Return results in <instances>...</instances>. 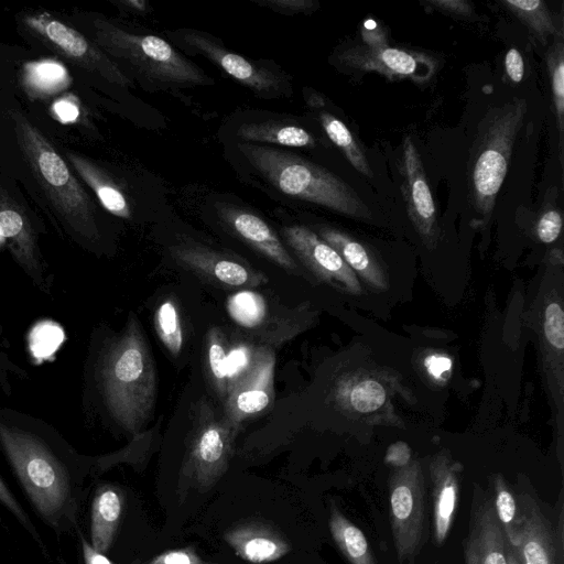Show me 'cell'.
I'll use <instances>...</instances> for the list:
<instances>
[{"label":"cell","instance_id":"1","mask_svg":"<svg viewBox=\"0 0 564 564\" xmlns=\"http://www.w3.org/2000/svg\"><path fill=\"white\" fill-rule=\"evenodd\" d=\"M99 382L112 417L129 433H139L155 404L156 375L149 346L133 315L105 351Z\"/></svg>","mask_w":564,"mask_h":564},{"label":"cell","instance_id":"2","mask_svg":"<svg viewBox=\"0 0 564 564\" xmlns=\"http://www.w3.org/2000/svg\"><path fill=\"white\" fill-rule=\"evenodd\" d=\"M242 158L281 194L369 221L372 214L358 193L330 171L283 149L237 142Z\"/></svg>","mask_w":564,"mask_h":564},{"label":"cell","instance_id":"3","mask_svg":"<svg viewBox=\"0 0 564 564\" xmlns=\"http://www.w3.org/2000/svg\"><path fill=\"white\" fill-rule=\"evenodd\" d=\"M10 117L21 153L56 215L75 234L96 239L94 205L65 161L21 112L12 110Z\"/></svg>","mask_w":564,"mask_h":564},{"label":"cell","instance_id":"4","mask_svg":"<svg viewBox=\"0 0 564 564\" xmlns=\"http://www.w3.org/2000/svg\"><path fill=\"white\" fill-rule=\"evenodd\" d=\"M527 110L525 99L514 98L490 108L480 121L468 164V187L474 210L485 219L494 210Z\"/></svg>","mask_w":564,"mask_h":564},{"label":"cell","instance_id":"5","mask_svg":"<svg viewBox=\"0 0 564 564\" xmlns=\"http://www.w3.org/2000/svg\"><path fill=\"white\" fill-rule=\"evenodd\" d=\"M94 43L145 79L163 86L209 85L214 80L164 39L134 33L105 19L91 21Z\"/></svg>","mask_w":564,"mask_h":564},{"label":"cell","instance_id":"6","mask_svg":"<svg viewBox=\"0 0 564 564\" xmlns=\"http://www.w3.org/2000/svg\"><path fill=\"white\" fill-rule=\"evenodd\" d=\"M0 445L36 510L56 524L69 499V481L61 462L40 438L1 422Z\"/></svg>","mask_w":564,"mask_h":564},{"label":"cell","instance_id":"7","mask_svg":"<svg viewBox=\"0 0 564 564\" xmlns=\"http://www.w3.org/2000/svg\"><path fill=\"white\" fill-rule=\"evenodd\" d=\"M425 476L417 460L389 477V518L399 564H411L424 543Z\"/></svg>","mask_w":564,"mask_h":564},{"label":"cell","instance_id":"8","mask_svg":"<svg viewBox=\"0 0 564 564\" xmlns=\"http://www.w3.org/2000/svg\"><path fill=\"white\" fill-rule=\"evenodd\" d=\"M239 429L200 399L194 411L183 471L200 487H210L226 471Z\"/></svg>","mask_w":564,"mask_h":564},{"label":"cell","instance_id":"9","mask_svg":"<svg viewBox=\"0 0 564 564\" xmlns=\"http://www.w3.org/2000/svg\"><path fill=\"white\" fill-rule=\"evenodd\" d=\"M169 34L184 51L204 56L260 97L273 98L291 91V84L284 74L227 50L210 34L189 29Z\"/></svg>","mask_w":564,"mask_h":564},{"label":"cell","instance_id":"10","mask_svg":"<svg viewBox=\"0 0 564 564\" xmlns=\"http://www.w3.org/2000/svg\"><path fill=\"white\" fill-rule=\"evenodd\" d=\"M23 22L41 42L73 64L111 84L132 86L131 79L100 47L54 17L46 13L26 15Z\"/></svg>","mask_w":564,"mask_h":564},{"label":"cell","instance_id":"11","mask_svg":"<svg viewBox=\"0 0 564 564\" xmlns=\"http://www.w3.org/2000/svg\"><path fill=\"white\" fill-rule=\"evenodd\" d=\"M275 354L272 347H252L248 364L227 382L223 415L240 429L246 420L263 412L273 401Z\"/></svg>","mask_w":564,"mask_h":564},{"label":"cell","instance_id":"12","mask_svg":"<svg viewBox=\"0 0 564 564\" xmlns=\"http://www.w3.org/2000/svg\"><path fill=\"white\" fill-rule=\"evenodd\" d=\"M520 525L511 546L519 564H564V540L530 489L518 494Z\"/></svg>","mask_w":564,"mask_h":564},{"label":"cell","instance_id":"13","mask_svg":"<svg viewBox=\"0 0 564 564\" xmlns=\"http://www.w3.org/2000/svg\"><path fill=\"white\" fill-rule=\"evenodd\" d=\"M509 551L491 494L475 484L468 532L463 542L464 564H509Z\"/></svg>","mask_w":564,"mask_h":564},{"label":"cell","instance_id":"14","mask_svg":"<svg viewBox=\"0 0 564 564\" xmlns=\"http://www.w3.org/2000/svg\"><path fill=\"white\" fill-rule=\"evenodd\" d=\"M282 236L301 262L317 278L349 293H361L356 273L315 231L305 226L293 225L283 227Z\"/></svg>","mask_w":564,"mask_h":564},{"label":"cell","instance_id":"15","mask_svg":"<svg viewBox=\"0 0 564 564\" xmlns=\"http://www.w3.org/2000/svg\"><path fill=\"white\" fill-rule=\"evenodd\" d=\"M339 64L352 69L378 72L389 79H412L423 83L435 70L432 57L417 52L397 47L372 48L365 45L351 46L337 55Z\"/></svg>","mask_w":564,"mask_h":564},{"label":"cell","instance_id":"16","mask_svg":"<svg viewBox=\"0 0 564 564\" xmlns=\"http://www.w3.org/2000/svg\"><path fill=\"white\" fill-rule=\"evenodd\" d=\"M401 174L409 218L424 243L432 248L438 237L436 208L421 156L410 137H405L402 144Z\"/></svg>","mask_w":564,"mask_h":564},{"label":"cell","instance_id":"17","mask_svg":"<svg viewBox=\"0 0 564 564\" xmlns=\"http://www.w3.org/2000/svg\"><path fill=\"white\" fill-rule=\"evenodd\" d=\"M170 252L185 268L218 284L258 286L268 281L262 272L197 243L173 245Z\"/></svg>","mask_w":564,"mask_h":564},{"label":"cell","instance_id":"18","mask_svg":"<svg viewBox=\"0 0 564 564\" xmlns=\"http://www.w3.org/2000/svg\"><path fill=\"white\" fill-rule=\"evenodd\" d=\"M221 223L236 237L282 269L296 272L297 265L274 230L257 214L229 203L216 205Z\"/></svg>","mask_w":564,"mask_h":564},{"label":"cell","instance_id":"19","mask_svg":"<svg viewBox=\"0 0 564 564\" xmlns=\"http://www.w3.org/2000/svg\"><path fill=\"white\" fill-rule=\"evenodd\" d=\"M460 464L447 452L435 454L429 464L432 494V538L437 546L446 541L459 501Z\"/></svg>","mask_w":564,"mask_h":564},{"label":"cell","instance_id":"20","mask_svg":"<svg viewBox=\"0 0 564 564\" xmlns=\"http://www.w3.org/2000/svg\"><path fill=\"white\" fill-rule=\"evenodd\" d=\"M0 236L9 240L19 264L39 283L42 267L35 231L23 209L0 187Z\"/></svg>","mask_w":564,"mask_h":564},{"label":"cell","instance_id":"21","mask_svg":"<svg viewBox=\"0 0 564 564\" xmlns=\"http://www.w3.org/2000/svg\"><path fill=\"white\" fill-rule=\"evenodd\" d=\"M225 540L238 556L256 564L273 562L290 551L282 536L262 524H246L230 530Z\"/></svg>","mask_w":564,"mask_h":564},{"label":"cell","instance_id":"22","mask_svg":"<svg viewBox=\"0 0 564 564\" xmlns=\"http://www.w3.org/2000/svg\"><path fill=\"white\" fill-rule=\"evenodd\" d=\"M239 142L271 147L312 148L314 137L304 128L288 121H252L241 123L235 132Z\"/></svg>","mask_w":564,"mask_h":564},{"label":"cell","instance_id":"23","mask_svg":"<svg viewBox=\"0 0 564 564\" xmlns=\"http://www.w3.org/2000/svg\"><path fill=\"white\" fill-rule=\"evenodd\" d=\"M317 235L330 245L347 265L355 273H359L367 283L377 289H387V279L381 267L362 243L332 227H319Z\"/></svg>","mask_w":564,"mask_h":564},{"label":"cell","instance_id":"24","mask_svg":"<svg viewBox=\"0 0 564 564\" xmlns=\"http://www.w3.org/2000/svg\"><path fill=\"white\" fill-rule=\"evenodd\" d=\"M122 510L120 495L112 488L100 489L91 506V546L106 553L113 540Z\"/></svg>","mask_w":564,"mask_h":564},{"label":"cell","instance_id":"25","mask_svg":"<svg viewBox=\"0 0 564 564\" xmlns=\"http://www.w3.org/2000/svg\"><path fill=\"white\" fill-rule=\"evenodd\" d=\"M67 156L82 178L93 188L102 206L111 214L129 218V200L120 187L88 160L67 152Z\"/></svg>","mask_w":564,"mask_h":564},{"label":"cell","instance_id":"26","mask_svg":"<svg viewBox=\"0 0 564 564\" xmlns=\"http://www.w3.org/2000/svg\"><path fill=\"white\" fill-rule=\"evenodd\" d=\"M334 542L350 564H377L364 532L333 505L328 519Z\"/></svg>","mask_w":564,"mask_h":564},{"label":"cell","instance_id":"27","mask_svg":"<svg viewBox=\"0 0 564 564\" xmlns=\"http://www.w3.org/2000/svg\"><path fill=\"white\" fill-rule=\"evenodd\" d=\"M336 398L344 406L366 414L384 406L388 394L383 384L378 380L368 377H354L338 384Z\"/></svg>","mask_w":564,"mask_h":564},{"label":"cell","instance_id":"28","mask_svg":"<svg viewBox=\"0 0 564 564\" xmlns=\"http://www.w3.org/2000/svg\"><path fill=\"white\" fill-rule=\"evenodd\" d=\"M23 83L31 95L42 97L65 89L70 80L62 64L54 61H41L25 66Z\"/></svg>","mask_w":564,"mask_h":564},{"label":"cell","instance_id":"29","mask_svg":"<svg viewBox=\"0 0 564 564\" xmlns=\"http://www.w3.org/2000/svg\"><path fill=\"white\" fill-rule=\"evenodd\" d=\"M318 119L330 141L343 152L349 163L359 173L372 177L373 173L367 158L346 124L327 111H321Z\"/></svg>","mask_w":564,"mask_h":564},{"label":"cell","instance_id":"30","mask_svg":"<svg viewBox=\"0 0 564 564\" xmlns=\"http://www.w3.org/2000/svg\"><path fill=\"white\" fill-rule=\"evenodd\" d=\"M227 347L219 327H212L205 341V359L208 381L223 403L227 392Z\"/></svg>","mask_w":564,"mask_h":564},{"label":"cell","instance_id":"31","mask_svg":"<svg viewBox=\"0 0 564 564\" xmlns=\"http://www.w3.org/2000/svg\"><path fill=\"white\" fill-rule=\"evenodd\" d=\"M226 306L232 321L249 332L259 333L265 322L268 304L262 294L242 291L232 294Z\"/></svg>","mask_w":564,"mask_h":564},{"label":"cell","instance_id":"32","mask_svg":"<svg viewBox=\"0 0 564 564\" xmlns=\"http://www.w3.org/2000/svg\"><path fill=\"white\" fill-rule=\"evenodd\" d=\"M492 502L497 518L510 545L513 544L520 525V508L518 499L503 475L491 477Z\"/></svg>","mask_w":564,"mask_h":564},{"label":"cell","instance_id":"33","mask_svg":"<svg viewBox=\"0 0 564 564\" xmlns=\"http://www.w3.org/2000/svg\"><path fill=\"white\" fill-rule=\"evenodd\" d=\"M506 6L536 36L545 39L556 32L546 3L542 0H503Z\"/></svg>","mask_w":564,"mask_h":564},{"label":"cell","instance_id":"34","mask_svg":"<svg viewBox=\"0 0 564 564\" xmlns=\"http://www.w3.org/2000/svg\"><path fill=\"white\" fill-rule=\"evenodd\" d=\"M154 326L164 347L176 357L182 350L184 337L180 314L173 299L169 297L158 306L154 313Z\"/></svg>","mask_w":564,"mask_h":564},{"label":"cell","instance_id":"35","mask_svg":"<svg viewBox=\"0 0 564 564\" xmlns=\"http://www.w3.org/2000/svg\"><path fill=\"white\" fill-rule=\"evenodd\" d=\"M547 67L551 76L552 95L557 126L562 139L564 131V53L562 43H557L550 50Z\"/></svg>","mask_w":564,"mask_h":564},{"label":"cell","instance_id":"36","mask_svg":"<svg viewBox=\"0 0 564 564\" xmlns=\"http://www.w3.org/2000/svg\"><path fill=\"white\" fill-rule=\"evenodd\" d=\"M543 333L549 347L562 355L564 349V311L557 301L549 302L544 308Z\"/></svg>","mask_w":564,"mask_h":564},{"label":"cell","instance_id":"37","mask_svg":"<svg viewBox=\"0 0 564 564\" xmlns=\"http://www.w3.org/2000/svg\"><path fill=\"white\" fill-rule=\"evenodd\" d=\"M252 2L286 15L311 13L318 8V3L313 0H252Z\"/></svg>","mask_w":564,"mask_h":564},{"label":"cell","instance_id":"38","mask_svg":"<svg viewBox=\"0 0 564 564\" xmlns=\"http://www.w3.org/2000/svg\"><path fill=\"white\" fill-rule=\"evenodd\" d=\"M562 215L556 209L545 212L536 225L538 238L544 243L554 242L562 230Z\"/></svg>","mask_w":564,"mask_h":564},{"label":"cell","instance_id":"39","mask_svg":"<svg viewBox=\"0 0 564 564\" xmlns=\"http://www.w3.org/2000/svg\"><path fill=\"white\" fill-rule=\"evenodd\" d=\"M365 46L378 48L389 46L388 33L383 26L372 19H367L360 26Z\"/></svg>","mask_w":564,"mask_h":564},{"label":"cell","instance_id":"40","mask_svg":"<svg viewBox=\"0 0 564 564\" xmlns=\"http://www.w3.org/2000/svg\"><path fill=\"white\" fill-rule=\"evenodd\" d=\"M149 564H204L192 549L173 550L160 554Z\"/></svg>","mask_w":564,"mask_h":564},{"label":"cell","instance_id":"41","mask_svg":"<svg viewBox=\"0 0 564 564\" xmlns=\"http://www.w3.org/2000/svg\"><path fill=\"white\" fill-rule=\"evenodd\" d=\"M0 502L8 508L18 519L19 521L26 527L33 534H36L33 531V527L28 514L23 511L11 490L6 486L4 481L0 477Z\"/></svg>","mask_w":564,"mask_h":564},{"label":"cell","instance_id":"42","mask_svg":"<svg viewBox=\"0 0 564 564\" xmlns=\"http://www.w3.org/2000/svg\"><path fill=\"white\" fill-rule=\"evenodd\" d=\"M424 366L434 380L444 381L451 373L452 361L444 355H431L425 358Z\"/></svg>","mask_w":564,"mask_h":564},{"label":"cell","instance_id":"43","mask_svg":"<svg viewBox=\"0 0 564 564\" xmlns=\"http://www.w3.org/2000/svg\"><path fill=\"white\" fill-rule=\"evenodd\" d=\"M411 462V451L408 444L397 442L389 446L386 454V463L393 468H401Z\"/></svg>","mask_w":564,"mask_h":564},{"label":"cell","instance_id":"44","mask_svg":"<svg viewBox=\"0 0 564 564\" xmlns=\"http://www.w3.org/2000/svg\"><path fill=\"white\" fill-rule=\"evenodd\" d=\"M506 72L509 78L514 83H520L524 74V64L520 52L516 48H510L505 58Z\"/></svg>","mask_w":564,"mask_h":564},{"label":"cell","instance_id":"45","mask_svg":"<svg viewBox=\"0 0 564 564\" xmlns=\"http://www.w3.org/2000/svg\"><path fill=\"white\" fill-rule=\"evenodd\" d=\"M427 3L438 10L463 17H468L473 12L470 3L464 0H430Z\"/></svg>","mask_w":564,"mask_h":564},{"label":"cell","instance_id":"46","mask_svg":"<svg viewBox=\"0 0 564 564\" xmlns=\"http://www.w3.org/2000/svg\"><path fill=\"white\" fill-rule=\"evenodd\" d=\"M54 112L63 122H73L79 116L78 107L68 100H58L53 106Z\"/></svg>","mask_w":564,"mask_h":564},{"label":"cell","instance_id":"47","mask_svg":"<svg viewBox=\"0 0 564 564\" xmlns=\"http://www.w3.org/2000/svg\"><path fill=\"white\" fill-rule=\"evenodd\" d=\"M83 554L86 564H113L104 553L96 551L88 542L82 538Z\"/></svg>","mask_w":564,"mask_h":564},{"label":"cell","instance_id":"48","mask_svg":"<svg viewBox=\"0 0 564 564\" xmlns=\"http://www.w3.org/2000/svg\"><path fill=\"white\" fill-rule=\"evenodd\" d=\"M120 3L133 12L144 13L149 9V3L144 0H128L121 1Z\"/></svg>","mask_w":564,"mask_h":564},{"label":"cell","instance_id":"49","mask_svg":"<svg viewBox=\"0 0 564 564\" xmlns=\"http://www.w3.org/2000/svg\"><path fill=\"white\" fill-rule=\"evenodd\" d=\"M509 564H519L518 558H517L513 550L511 549V546H510V551H509Z\"/></svg>","mask_w":564,"mask_h":564}]
</instances>
